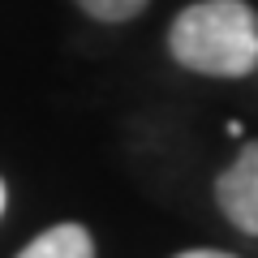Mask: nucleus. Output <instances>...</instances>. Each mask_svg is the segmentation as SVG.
<instances>
[{
	"label": "nucleus",
	"instance_id": "nucleus-4",
	"mask_svg": "<svg viewBox=\"0 0 258 258\" xmlns=\"http://www.w3.org/2000/svg\"><path fill=\"white\" fill-rule=\"evenodd\" d=\"M78 5L99 22H129L147 9V0H78Z\"/></svg>",
	"mask_w": 258,
	"mask_h": 258
},
{
	"label": "nucleus",
	"instance_id": "nucleus-5",
	"mask_svg": "<svg viewBox=\"0 0 258 258\" xmlns=\"http://www.w3.org/2000/svg\"><path fill=\"white\" fill-rule=\"evenodd\" d=\"M176 258H232V254H220V249H185Z\"/></svg>",
	"mask_w": 258,
	"mask_h": 258
},
{
	"label": "nucleus",
	"instance_id": "nucleus-1",
	"mask_svg": "<svg viewBox=\"0 0 258 258\" xmlns=\"http://www.w3.org/2000/svg\"><path fill=\"white\" fill-rule=\"evenodd\" d=\"M168 47L194 74L245 78L258 69V13L245 0H198L172 22Z\"/></svg>",
	"mask_w": 258,
	"mask_h": 258
},
{
	"label": "nucleus",
	"instance_id": "nucleus-3",
	"mask_svg": "<svg viewBox=\"0 0 258 258\" xmlns=\"http://www.w3.org/2000/svg\"><path fill=\"white\" fill-rule=\"evenodd\" d=\"M18 258H95V241L82 224H56L30 241Z\"/></svg>",
	"mask_w": 258,
	"mask_h": 258
},
{
	"label": "nucleus",
	"instance_id": "nucleus-2",
	"mask_svg": "<svg viewBox=\"0 0 258 258\" xmlns=\"http://www.w3.org/2000/svg\"><path fill=\"white\" fill-rule=\"evenodd\" d=\"M215 198L241 232L258 237V142L241 147V155L228 164V172L215 181Z\"/></svg>",
	"mask_w": 258,
	"mask_h": 258
},
{
	"label": "nucleus",
	"instance_id": "nucleus-6",
	"mask_svg": "<svg viewBox=\"0 0 258 258\" xmlns=\"http://www.w3.org/2000/svg\"><path fill=\"white\" fill-rule=\"evenodd\" d=\"M0 211H5V181H0Z\"/></svg>",
	"mask_w": 258,
	"mask_h": 258
}]
</instances>
